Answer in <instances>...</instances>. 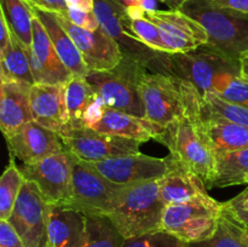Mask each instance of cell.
<instances>
[{
	"mask_svg": "<svg viewBox=\"0 0 248 247\" xmlns=\"http://www.w3.org/2000/svg\"><path fill=\"white\" fill-rule=\"evenodd\" d=\"M156 140L169 148L170 154L179 164L198 174L207 189L213 188L217 150L203 126L200 92L193 97L184 115L162 127Z\"/></svg>",
	"mask_w": 248,
	"mask_h": 247,
	"instance_id": "cell-1",
	"label": "cell"
},
{
	"mask_svg": "<svg viewBox=\"0 0 248 247\" xmlns=\"http://www.w3.org/2000/svg\"><path fill=\"white\" fill-rule=\"evenodd\" d=\"M160 179L124 185L107 217L125 239L161 230L165 203L160 198Z\"/></svg>",
	"mask_w": 248,
	"mask_h": 247,
	"instance_id": "cell-2",
	"label": "cell"
},
{
	"mask_svg": "<svg viewBox=\"0 0 248 247\" xmlns=\"http://www.w3.org/2000/svg\"><path fill=\"white\" fill-rule=\"evenodd\" d=\"M137 87L144 106V118L161 127L173 123L188 109L198 89L191 82L167 73L140 67Z\"/></svg>",
	"mask_w": 248,
	"mask_h": 247,
	"instance_id": "cell-3",
	"label": "cell"
},
{
	"mask_svg": "<svg viewBox=\"0 0 248 247\" xmlns=\"http://www.w3.org/2000/svg\"><path fill=\"white\" fill-rule=\"evenodd\" d=\"M179 10L206 29L207 45L240 63L248 51V12L219 7L211 0H188Z\"/></svg>",
	"mask_w": 248,
	"mask_h": 247,
	"instance_id": "cell-4",
	"label": "cell"
},
{
	"mask_svg": "<svg viewBox=\"0 0 248 247\" xmlns=\"http://www.w3.org/2000/svg\"><path fill=\"white\" fill-rule=\"evenodd\" d=\"M223 216V203L210 195L186 203L165 206L161 230L174 235L184 244L206 241L215 235Z\"/></svg>",
	"mask_w": 248,
	"mask_h": 247,
	"instance_id": "cell-5",
	"label": "cell"
},
{
	"mask_svg": "<svg viewBox=\"0 0 248 247\" xmlns=\"http://www.w3.org/2000/svg\"><path fill=\"white\" fill-rule=\"evenodd\" d=\"M142 65L124 57L113 69L90 70L85 79L107 107L144 118V106L137 87L138 70Z\"/></svg>",
	"mask_w": 248,
	"mask_h": 247,
	"instance_id": "cell-6",
	"label": "cell"
},
{
	"mask_svg": "<svg viewBox=\"0 0 248 247\" xmlns=\"http://www.w3.org/2000/svg\"><path fill=\"white\" fill-rule=\"evenodd\" d=\"M224 72H240V63L232 62L210 45L186 53H170L167 73L191 82L201 96L212 92L213 81Z\"/></svg>",
	"mask_w": 248,
	"mask_h": 247,
	"instance_id": "cell-7",
	"label": "cell"
},
{
	"mask_svg": "<svg viewBox=\"0 0 248 247\" xmlns=\"http://www.w3.org/2000/svg\"><path fill=\"white\" fill-rule=\"evenodd\" d=\"M74 155L68 152L52 154L33 165L19 166L24 179L33 182L48 205L69 203L73 195Z\"/></svg>",
	"mask_w": 248,
	"mask_h": 247,
	"instance_id": "cell-8",
	"label": "cell"
},
{
	"mask_svg": "<svg viewBox=\"0 0 248 247\" xmlns=\"http://www.w3.org/2000/svg\"><path fill=\"white\" fill-rule=\"evenodd\" d=\"M123 186L109 181L90 162L74 155L73 195L69 203L82 213L106 216Z\"/></svg>",
	"mask_w": 248,
	"mask_h": 247,
	"instance_id": "cell-9",
	"label": "cell"
},
{
	"mask_svg": "<svg viewBox=\"0 0 248 247\" xmlns=\"http://www.w3.org/2000/svg\"><path fill=\"white\" fill-rule=\"evenodd\" d=\"M48 203L33 182L24 181L9 222L24 247H48Z\"/></svg>",
	"mask_w": 248,
	"mask_h": 247,
	"instance_id": "cell-10",
	"label": "cell"
},
{
	"mask_svg": "<svg viewBox=\"0 0 248 247\" xmlns=\"http://www.w3.org/2000/svg\"><path fill=\"white\" fill-rule=\"evenodd\" d=\"M65 149L80 160L99 162L124 155L138 154L142 142L99 132L93 128H72L60 135Z\"/></svg>",
	"mask_w": 248,
	"mask_h": 247,
	"instance_id": "cell-11",
	"label": "cell"
},
{
	"mask_svg": "<svg viewBox=\"0 0 248 247\" xmlns=\"http://www.w3.org/2000/svg\"><path fill=\"white\" fill-rule=\"evenodd\" d=\"M90 164L109 181L128 185L161 179L171 171L174 159L170 154L166 157H154L138 153Z\"/></svg>",
	"mask_w": 248,
	"mask_h": 247,
	"instance_id": "cell-12",
	"label": "cell"
},
{
	"mask_svg": "<svg viewBox=\"0 0 248 247\" xmlns=\"http://www.w3.org/2000/svg\"><path fill=\"white\" fill-rule=\"evenodd\" d=\"M160 29L166 53H186L208 43V34L199 22L181 10L145 11Z\"/></svg>",
	"mask_w": 248,
	"mask_h": 247,
	"instance_id": "cell-13",
	"label": "cell"
},
{
	"mask_svg": "<svg viewBox=\"0 0 248 247\" xmlns=\"http://www.w3.org/2000/svg\"><path fill=\"white\" fill-rule=\"evenodd\" d=\"M56 16L79 48L90 70H110L123 61L124 55L120 46L101 27L96 31H89L73 24L63 15L56 14Z\"/></svg>",
	"mask_w": 248,
	"mask_h": 247,
	"instance_id": "cell-14",
	"label": "cell"
},
{
	"mask_svg": "<svg viewBox=\"0 0 248 247\" xmlns=\"http://www.w3.org/2000/svg\"><path fill=\"white\" fill-rule=\"evenodd\" d=\"M5 139L10 156L18 159L23 165L36 164L50 155L65 150L60 133L44 127L34 120Z\"/></svg>",
	"mask_w": 248,
	"mask_h": 247,
	"instance_id": "cell-15",
	"label": "cell"
},
{
	"mask_svg": "<svg viewBox=\"0 0 248 247\" xmlns=\"http://www.w3.org/2000/svg\"><path fill=\"white\" fill-rule=\"evenodd\" d=\"M35 84L65 85L73 77L55 50L40 19L34 15L33 43L27 50Z\"/></svg>",
	"mask_w": 248,
	"mask_h": 247,
	"instance_id": "cell-16",
	"label": "cell"
},
{
	"mask_svg": "<svg viewBox=\"0 0 248 247\" xmlns=\"http://www.w3.org/2000/svg\"><path fill=\"white\" fill-rule=\"evenodd\" d=\"M29 97L34 121L60 135L68 130L65 85L34 84Z\"/></svg>",
	"mask_w": 248,
	"mask_h": 247,
	"instance_id": "cell-17",
	"label": "cell"
},
{
	"mask_svg": "<svg viewBox=\"0 0 248 247\" xmlns=\"http://www.w3.org/2000/svg\"><path fill=\"white\" fill-rule=\"evenodd\" d=\"M65 103L68 110V130L92 128L101 118L106 106L86 79L78 77H73L65 84Z\"/></svg>",
	"mask_w": 248,
	"mask_h": 247,
	"instance_id": "cell-18",
	"label": "cell"
},
{
	"mask_svg": "<svg viewBox=\"0 0 248 247\" xmlns=\"http://www.w3.org/2000/svg\"><path fill=\"white\" fill-rule=\"evenodd\" d=\"M48 247H82L86 215L70 203L48 205Z\"/></svg>",
	"mask_w": 248,
	"mask_h": 247,
	"instance_id": "cell-19",
	"label": "cell"
},
{
	"mask_svg": "<svg viewBox=\"0 0 248 247\" xmlns=\"http://www.w3.org/2000/svg\"><path fill=\"white\" fill-rule=\"evenodd\" d=\"M0 127L5 138L33 121L31 109V85L0 77Z\"/></svg>",
	"mask_w": 248,
	"mask_h": 247,
	"instance_id": "cell-20",
	"label": "cell"
},
{
	"mask_svg": "<svg viewBox=\"0 0 248 247\" xmlns=\"http://www.w3.org/2000/svg\"><path fill=\"white\" fill-rule=\"evenodd\" d=\"M92 128L99 132L131 138L142 143L149 139L156 140L162 131L161 126L150 123L145 118H138L107 106H104L101 118Z\"/></svg>",
	"mask_w": 248,
	"mask_h": 247,
	"instance_id": "cell-21",
	"label": "cell"
},
{
	"mask_svg": "<svg viewBox=\"0 0 248 247\" xmlns=\"http://www.w3.org/2000/svg\"><path fill=\"white\" fill-rule=\"evenodd\" d=\"M159 182L160 198L165 206L190 202L196 199L208 196L205 182L193 171L179 164L176 159L171 171Z\"/></svg>",
	"mask_w": 248,
	"mask_h": 247,
	"instance_id": "cell-22",
	"label": "cell"
},
{
	"mask_svg": "<svg viewBox=\"0 0 248 247\" xmlns=\"http://www.w3.org/2000/svg\"><path fill=\"white\" fill-rule=\"evenodd\" d=\"M31 7L33 10L34 15L44 24L53 46H55V50L57 51L58 56H60L61 61L68 68V70L72 73L73 77H86L90 69L85 64L81 53H80L79 48L77 47L73 39L70 38L69 34L64 31V28L58 22L55 12L46 11V10L40 9L38 6H31Z\"/></svg>",
	"mask_w": 248,
	"mask_h": 247,
	"instance_id": "cell-23",
	"label": "cell"
},
{
	"mask_svg": "<svg viewBox=\"0 0 248 247\" xmlns=\"http://www.w3.org/2000/svg\"><path fill=\"white\" fill-rule=\"evenodd\" d=\"M203 126L213 147L219 150H237L248 148V127L203 111Z\"/></svg>",
	"mask_w": 248,
	"mask_h": 247,
	"instance_id": "cell-24",
	"label": "cell"
},
{
	"mask_svg": "<svg viewBox=\"0 0 248 247\" xmlns=\"http://www.w3.org/2000/svg\"><path fill=\"white\" fill-rule=\"evenodd\" d=\"M242 184H248V148L217 152L213 188Z\"/></svg>",
	"mask_w": 248,
	"mask_h": 247,
	"instance_id": "cell-25",
	"label": "cell"
},
{
	"mask_svg": "<svg viewBox=\"0 0 248 247\" xmlns=\"http://www.w3.org/2000/svg\"><path fill=\"white\" fill-rule=\"evenodd\" d=\"M0 11L4 14L12 33L23 47L29 50L33 43L34 12L23 0H0Z\"/></svg>",
	"mask_w": 248,
	"mask_h": 247,
	"instance_id": "cell-26",
	"label": "cell"
},
{
	"mask_svg": "<svg viewBox=\"0 0 248 247\" xmlns=\"http://www.w3.org/2000/svg\"><path fill=\"white\" fill-rule=\"evenodd\" d=\"M0 77L16 80L31 86L35 84L26 48L14 33L10 47L0 55Z\"/></svg>",
	"mask_w": 248,
	"mask_h": 247,
	"instance_id": "cell-27",
	"label": "cell"
},
{
	"mask_svg": "<svg viewBox=\"0 0 248 247\" xmlns=\"http://www.w3.org/2000/svg\"><path fill=\"white\" fill-rule=\"evenodd\" d=\"M125 237L104 215H86V237L82 247H123Z\"/></svg>",
	"mask_w": 248,
	"mask_h": 247,
	"instance_id": "cell-28",
	"label": "cell"
},
{
	"mask_svg": "<svg viewBox=\"0 0 248 247\" xmlns=\"http://www.w3.org/2000/svg\"><path fill=\"white\" fill-rule=\"evenodd\" d=\"M24 181L15 157L10 156L9 165L0 178V219H9Z\"/></svg>",
	"mask_w": 248,
	"mask_h": 247,
	"instance_id": "cell-29",
	"label": "cell"
},
{
	"mask_svg": "<svg viewBox=\"0 0 248 247\" xmlns=\"http://www.w3.org/2000/svg\"><path fill=\"white\" fill-rule=\"evenodd\" d=\"M212 92L229 103L248 108V79L240 72H224L213 81Z\"/></svg>",
	"mask_w": 248,
	"mask_h": 247,
	"instance_id": "cell-30",
	"label": "cell"
},
{
	"mask_svg": "<svg viewBox=\"0 0 248 247\" xmlns=\"http://www.w3.org/2000/svg\"><path fill=\"white\" fill-rule=\"evenodd\" d=\"M188 247H248V241L239 223L223 213L217 232L212 237L198 244L186 245Z\"/></svg>",
	"mask_w": 248,
	"mask_h": 247,
	"instance_id": "cell-31",
	"label": "cell"
},
{
	"mask_svg": "<svg viewBox=\"0 0 248 247\" xmlns=\"http://www.w3.org/2000/svg\"><path fill=\"white\" fill-rule=\"evenodd\" d=\"M202 97V109L205 113L213 114L232 123L248 127V108L229 103L213 92H207Z\"/></svg>",
	"mask_w": 248,
	"mask_h": 247,
	"instance_id": "cell-32",
	"label": "cell"
},
{
	"mask_svg": "<svg viewBox=\"0 0 248 247\" xmlns=\"http://www.w3.org/2000/svg\"><path fill=\"white\" fill-rule=\"evenodd\" d=\"M128 31L137 40L147 45L148 47L153 48L157 52H166L159 27L154 22L150 21L145 15L140 18L128 17Z\"/></svg>",
	"mask_w": 248,
	"mask_h": 247,
	"instance_id": "cell-33",
	"label": "cell"
},
{
	"mask_svg": "<svg viewBox=\"0 0 248 247\" xmlns=\"http://www.w3.org/2000/svg\"><path fill=\"white\" fill-rule=\"evenodd\" d=\"M186 244L177 239L174 235L157 230V232H148L140 236L126 239L123 247H186Z\"/></svg>",
	"mask_w": 248,
	"mask_h": 247,
	"instance_id": "cell-34",
	"label": "cell"
},
{
	"mask_svg": "<svg viewBox=\"0 0 248 247\" xmlns=\"http://www.w3.org/2000/svg\"><path fill=\"white\" fill-rule=\"evenodd\" d=\"M63 16L67 17L73 24L80 27V28L96 31L101 27L93 11H85V10L77 9V7L68 6L67 12Z\"/></svg>",
	"mask_w": 248,
	"mask_h": 247,
	"instance_id": "cell-35",
	"label": "cell"
},
{
	"mask_svg": "<svg viewBox=\"0 0 248 247\" xmlns=\"http://www.w3.org/2000/svg\"><path fill=\"white\" fill-rule=\"evenodd\" d=\"M0 247H24L18 232L7 219H0Z\"/></svg>",
	"mask_w": 248,
	"mask_h": 247,
	"instance_id": "cell-36",
	"label": "cell"
},
{
	"mask_svg": "<svg viewBox=\"0 0 248 247\" xmlns=\"http://www.w3.org/2000/svg\"><path fill=\"white\" fill-rule=\"evenodd\" d=\"M12 31L7 24L4 14L0 11V55L5 52L11 45Z\"/></svg>",
	"mask_w": 248,
	"mask_h": 247,
	"instance_id": "cell-37",
	"label": "cell"
},
{
	"mask_svg": "<svg viewBox=\"0 0 248 247\" xmlns=\"http://www.w3.org/2000/svg\"><path fill=\"white\" fill-rule=\"evenodd\" d=\"M223 213L244 227H248V210L240 207H230L223 203Z\"/></svg>",
	"mask_w": 248,
	"mask_h": 247,
	"instance_id": "cell-38",
	"label": "cell"
},
{
	"mask_svg": "<svg viewBox=\"0 0 248 247\" xmlns=\"http://www.w3.org/2000/svg\"><path fill=\"white\" fill-rule=\"evenodd\" d=\"M34 6L60 15H64L68 10L65 0H36V4Z\"/></svg>",
	"mask_w": 248,
	"mask_h": 247,
	"instance_id": "cell-39",
	"label": "cell"
},
{
	"mask_svg": "<svg viewBox=\"0 0 248 247\" xmlns=\"http://www.w3.org/2000/svg\"><path fill=\"white\" fill-rule=\"evenodd\" d=\"M157 1L159 0H120V4L125 7L127 6H137L140 9L145 10L147 12L156 11L157 10Z\"/></svg>",
	"mask_w": 248,
	"mask_h": 247,
	"instance_id": "cell-40",
	"label": "cell"
},
{
	"mask_svg": "<svg viewBox=\"0 0 248 247\" xmlns=\"http://www.w3.org/2000/svg\"><path fill=\"white\" fill-rule=\"evenodd\" d=\"M211 1L219 7L248 12V0H211Z\"/></svg>",
	"mask_w": 248,
	"mask_h": 247,
	"instance_id": "cell-41",
	"label": "cell"
},
{
	"mask_svg": "<svg viewBox=\"0 0 248 247\" xmlns=\"http://www.w3.org/2000/svg\"><path fill=\"white\" fill-rule=\"evenodd\" d=\"M224 203L227 206H230V207H240L248 210V186L241 194H239L234 199H232V200L227 201Z\"/></svg>",
	"mask_w": 248,
	"mask_h": 247,
	"instance_id": "cell-42",
	"label": "cell"
},
{
	"mask_svg": "<svg viewBox=\"0 0 248 247\" xmlns=\"http://www.w3.org/2000/svg\"><path fill=\"white\" fill-rule=\"evenodd\" d=\"M68 6L77 7L85 11H93L94 0H65Z\"/></svg>",
	"mask_w": 248,
	"mask_h": 247,
	"instance_id": "cell-43",
	"label": "cell"
},
{
	"mask_svg": "<svg viewBox=\"0 0 248 247\" xmlns=\"http://www.w3.org/2000/svg\"><path fill=\"white\" fill-rule=\"evenodd\" d=\"M240 73L242 77L248 79V51L240 57Z\"/></svg>",
	"mask_w": 248,
	"mask_h": 247,
	"instance_id": "cell-44",
	"label": "cell"
},
{
	"mask_svg": "<svg viewBox=\"0 0 248 247\" xmlns=\"http://www.w3.org/2000/svg\"><path fill=\"white\" fill-rule=\"evenodd\" d=\"M170 7V10H179L188 0H159Z\"/></svg>",
	"mask_w": 248,
	"mask_h": 247,
	"instance_id": "cell-45",
	"label": "cell"
},
{
	"mask_svg": "<svg viewBox=\"0 0 248 247\" xmlns=\"http://www.w3.org/2000/svg\"><path fill=\"white\" fill-rule=\"evenodd\" d=\"M242 228V232H244L245 237H246V240L248 241V227H244V225H241Z\"/></svg>",
	"mask_w": 248,
	"mask_h": 247,
	"instance_id": "cell-46",
	"label": "cell"
},
{
	"mask_svg": "<svg viewBox=\"0 0 248 247\" xmlns=\"http://www.w3.org/2000/svg\"><path fill=\"white\" fill-rule=\"evenodd\" d=\"M23 1H26L27 4L31 5V6H34V5L36 4V0H23Z\"/></svg>",
	"mask_w": 248,
	"mask_h": 247,
	"instance_id": "cell-47",
	"label": "cell"
},
{
	"mask_svg": "<svg viewBox=\"0 0 248 247\" xmlns=\"http://www.w3.org/2000/svg\"><path fill=\"white\" fill-rule=\"evenodd\" d=\"M114 1H118L119 2V1H120V0H114Z\"/></svg>",
	"mask_w": 248,
	"mask_h": 247,
	"instance_id": "cell-48",
	"label": "cell"
},
{
	"mask_svg": "<svg viewBox=\"0 0 248 247\" xmlns=\"http://www.w3.org/2000/svg\"><path fill=\"white\" fill-rule=\"evenodd\" d=\"M186 247H188V246H186Z\"/></svg>",
	"mask_w": 248,
	"mask_h": 247,
	"instance_id": "cell-49",
	"label": "cell"
}]
</instances>
